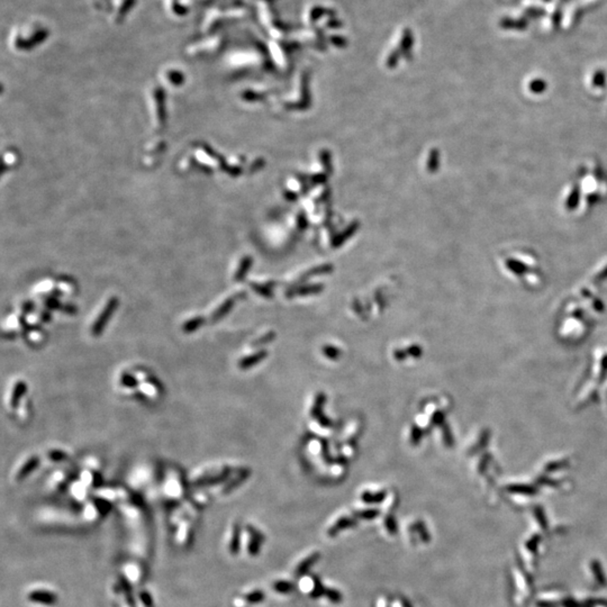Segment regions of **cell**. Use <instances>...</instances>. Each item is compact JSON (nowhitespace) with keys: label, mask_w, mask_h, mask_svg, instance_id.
<instances>
[{"label":"cell","mask_w":607,"mask_h":607,"mask_svg":"<svg viewBox=\"0 0 607 607\" xmlns=\"http://www.w3.org/2000/svg\"><path fill=\"white\" fill-rule=\"evenodd\" d=\"M117 306H118L117 298H112V299L107 302V305L105 306L103 312L100 313L98 319L96 320V322L94 323L93 329H91V333H93L94 336H99L101 333H103L106 324H107L108 321L110 320V317H112L113 313L115 310H116Z\"/></svg>","instance_id":"6da1fadb"},{"label":"cell","mask_w":607,"mask_h":607,"mask_svg":"<svg viewBox=\"0 0 607 607\" xmlns=\"http://www.w3.org/2000/svg\"><path fill=\"white\" fill-rule=\"evenodd\" d=\"M38 464H40V459H38L37 457H32L31 459L22 467V469L19 470L18 475H17V479L22 480L24 478H26V477L30 475L34 469L37 468Z\"/></svg>","instance_id":"7a4b0ae2"},{"label":"cell","mask_w":607,"mask_h":607,"mask_svg":"<svg viewBox=\"0 0 607 607\" xmlns=\"http://www.w3.org/2000/svg\"><path fill=\"white\" fill-rule=\"evenodd\" d=\"M26 389H27V386L24 382H18L16 384V386H15V388H14L12 397H11V406L13 408H15L19 404L21 398L24 396V394L26 393Z\"/></svg>","instance_id":"3957f363"},{"label":"cell","mask_w":607,"mask_h":607,"mask_svg":"<svg viewBox=\"0 0 607 607\" xmlns=\"http://www.w3.org/2000/svg\"><path fill=\"white\" fill-rule=\"evenodd\" d=\"M204 323H205L204 317H201V316L195 317V319H192V320H190V321H188V322L185 323L184 326H182V331H184L185 333H187V334L188 333H192V332H195V331L198 330L199 327L202 324H204Z\"/></svg>","instance_id":"277c9868"},{"label":"cell","mask_w":607,"mask_h":607,"mask_svg":"<svg viewBox=\"0 0 607 607\" xmlns=\"http://www.w3.org/2000/svg\"><path fill=\"white\" fill-rule=\"evenodd\" d=\"M263 354H264L263 352L257 353V354H254L252 356H249V358H245L243 360H241L240 361V368L241 369H248L250 367H252V365L254 363H257L258 361H260V360H261L263 358V356H264Z\"/></svg>","instance_id":"5b68a950"},{"label":"cell","mask_w":607,"mask_h":607,"mask_svg":"<svg viewBox=\"0 0 607 607\" xmlns=\"http://www.w3.org/2000/svg\"><path fill=\"white\" fill-rule=\"evenodd\" d=\"M231 306H232V301L231 300L225 301L223 305H221L218 310L214 313L213 316H211V320L215 322V321H218L219 319H221V317H223L225 314H227Z\"/></svg>","instance_id":"8992f818"},{"label":"cell","mask_w":607,"mask_h":607,"mask_svg":"<svg viewBox=\"0 0 607 607\" xmlns=\"http://www.w3.org/2000/svg\"><path fill=\"white\" fill-rule=\"evenodd\" d=\"M225 478H226V475H220V476L211 477V478H208V479L206 478V479H204V480H200L199 483H197V485H199V486H204V485H214V484L220 483V481H221V480H224Z\"/></svg>","instance_id":"52a82bcc"},{"label":"cell","mask_w":607,"mask_h":607,"mask_svg":"<svg viewBox=\"0 0 607 607\" xmlns=\"http://www.w3.org/2000/svg\"><path fill=\"white\" fill-rule=\"evenodd\" d=\"M122 384L126 387H134L135 385H136V380H135V378L132 377V375L124 374L122 377Z\"/></svg>","instance_id":"ba28073f"}]
</instances>
